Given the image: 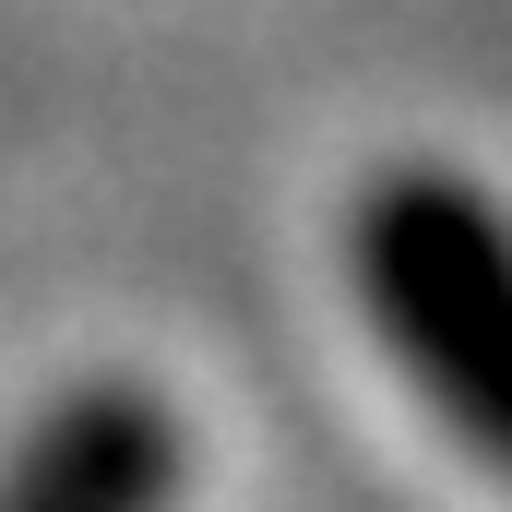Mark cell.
<instances>
[{
	"mask_svg": "<svg viewBox=\"0 0 512 512\" xmlns=\"http://www.w3.org/2000/svg\"><path fill=\"white\" fill-rule=\"evenodd\" d=\"M179 477H191L179 405L96 370L24 417V441L0 453V512H179Z\"/></svg>",
	"mask_w": 512,
	"mask_h": 512,
	"instance_id": "7a4b0ae2",
	"label": "cell"
},
{
	"mask_svg": "<svg viewBox=\"0 0 512 512\" xmlns=\"http://www.w3.org/2000/svg\"><path fill=\"white\" fill-rule=\"evenodd\" d=\"M346 286L405 393L512 477V203L441 155L382 167L346 215Z\"/></svg>",
	"mask_w": 512,
	"mask_h": 512,
	"instance_id": "6da1fadb",
	"label": "cell"
}]
</instances>
